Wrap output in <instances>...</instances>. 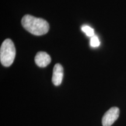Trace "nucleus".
Instances as JSON below:
<instances>
[{
    "label": "nucleus",
    "mask_w": 126,
    "mask_h": 126,
    "mask_svg": "<svg viewBox=\"0 0 126 126\" xmlns=\"http://www.w3.org/2000/svg\"><path fill=\"white\" fill-rule=\"evenodd\" d=\"M21 22L23 27L34 35H43L49 31V24L42 18L26 15L22 19Z\"/></svg>",
    "instance_id": "obj_1"
},
{
    "label": "nucleus",
    "mask_w": 126,
    "mask_h": 126,
    "mask_svg": "<svg viewBox=\"0 0 126 126\" xmlns=\"http://www.w3.org/2000/svg\"><path fill=\"white\" fill-rule=\"evenodd\" d=\"M16 56L15 46L11 39L4 41L0 48V60L5 67H9L13 63Z\"/></svg>",
    "instance_id": "obj_2"
},
{
    "label": "nucleus",
    "mask_w": 126,
    "mask_h": 126,
    "mask_svg": "<svg viewBox=\"0 0 126 126\" xmlns=\"http://www.w3.org/2000/svg\"><path fill=\"white\" fill-rule=\"evenodd\" d=\"M120 110L117 107H113L108 110L102 118L103 126H111L119 117Z\"/></svg>",
    "instance_id": "obj_3"
},
{
    "label": "nucleus",
    "mask_w": 126,
    "mask_h": 126,
    "mask_svg": "<svg viewBox=\"0 0 126 126\" xmlns=\"http://www.w3.org/2000/svg\"><path fill=\"white\" fill-rule=\"evenodd\" d=\"M63 67L60 64H56L53 68L52 82L55 86H59L63 78Z\"/></svg>",
    "instance_id": "obj_4"
},
{
    "label": "nucleus",
    "mask_w": 126,
    "mask_h": 126,
    "mask_svg": "<svg viewBox=\"0 0 126 126\" xmlns=\"http://www.w3.org/2000/svg\"><path fill=\"white\" fill-rule=\"evenodd\" d=\"M36 65L39 67L44 68L47 66L51 63V58L47 53L40 51L37 53L34 58Z\"/></svg>",
    "instance_id": "obj_5"
},
{
    "label": "nucleus",
    "mask_w": 126,
    "mask_h": 126,
    "mask_svg": "<svg viewBox=\"0 0 126 126\" xmlns=\"http://www.w3.org/2000/svg\"><path fill=\"white\" fill-rule=\"evenodd\" d=\"M81 29L82 31L88 36H89V37H92V36H94V29L91 28L90 26H88V25H83Z\"/></svg>",
    "instance_id": "obj_6"
},
{
    "label": "nucleus",
    "mask_w": 126,
    "mask_h": 126,
    "mask_svg": "<svg viewBox=\"0 0 126 126\" xmlns=\"http://www.w3.org/2000/svg\"><path fill=\"white\" fill-rule=\"evenodd\" d=\"M90 45L93 47H96L99 46L100 45V41H99L98 37L94 35L91 38Z\"/></svg>",
    "instance_id": "obj_7"
}]
</instances>
